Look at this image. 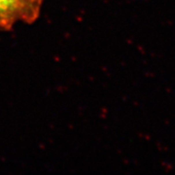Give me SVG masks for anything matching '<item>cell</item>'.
Wrapping results in <instances>:
<instances>
[{"mask_svg":"<svg viewBox=\"0 0 175 175\" xmlns=\"http://www.w3.org/2000/svg\"><path fill=\"white\" fill-rule=\"evenodd\" d=\"M43 3L44 0H0V29L11 30L18 22H36Z\"/></svg>","mask_w":175,"mask_h":175,"instance_id":"cell-1","label":"cell"}]
</instances>
